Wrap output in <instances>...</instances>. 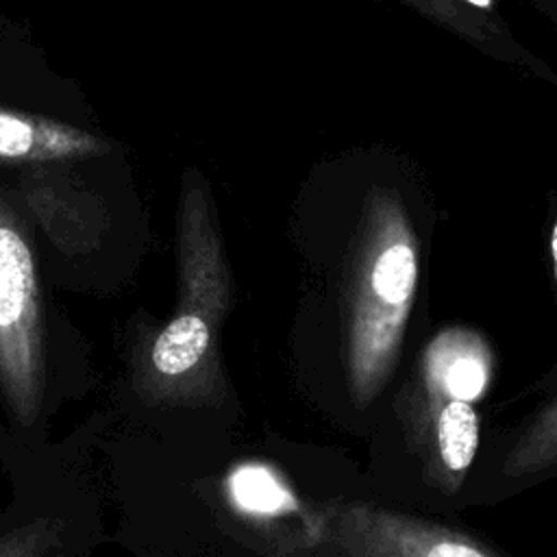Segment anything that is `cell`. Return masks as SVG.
Segmentation results:
<instances>
[{"instance_id": "cell-1", "label": "cell", "mask_w": 557, "mask_h": 557, "mask_svg": "<svg viewBox=\"0 0 557 557\" xmlns=\"http://www.w3.org/2000/svg\"><path fill=\"white\" fill-rule=\"evenodd\" d=\"M233 294L211 189L189 168L181 181L176 213V305L133 357V389L144 405L218 407L228 398L220 331Z\"/></svg>"}, {"instance_id": "cell-2", "label": "cell", "mask_w": 557, "mask_h": 557, "mask_svg": "<svg viewBox=\"0 0 557 557\" xmlns=\"http://www.w3.org/2000/svg\"><path fill=\"white\" fill-rule=\"evenodd\" d=\"M420 244L394 187L363 196L344 281V363L350 400L363 409L392 376L411 315Z\"/></svg>"}, {"instance_id": "cell-3", "label": "cell", "mask_w": 557, "mask_h": 557, "mask_svg": "<svg viewBox=\"0 0 557 557\" xmlns=\"http://www.w3.org/2000/svg\"><path fill=\"white\" fill-rule=\"evenodd\" d=\"M494 374L490 342L470 326L437 331L418 357L398 405L424 476L437 490L457 492L479 450L483 398Z\"/></svg>"}, {"instance_id": "cell-4", "label": "cell", "mask_w": 557, "mask_h": 557, "mask_svg": "<svg viewBox=\"0 0 557 557\" xmlns=\"http://www.w3.org/2000/svg\"><path fill=\"white\" fill-rule=\"evenodd\" d=\"M0 394L15 422H37L44 403V324L30 242L0 194Z\"/></svg>"}, {"instance_id": "cell-5", "label": "cell", "mask_w": 557, "mask_h": 557, "mask_svg": "<svg viewBox=\"0 0 557 557\" xmlns=\"http://www.w3.org/2000/svg\"><path fill=\"white\" fill-rule=\"evenodd\" d=\"M305 529L320 557H505L455 527L366 500L313 509Z\"/></svg>"}, {"instance_id": "cell-6", "label": "cell", "mask_w": 557, "mask_h": 557, "mask_svg": "<svg viewBox=\"0 0 557 557\" xmlns=\"http://www.w3.org/2000/svg\"><path fill=\"white\" fill-rule=\"evenodd\" d=\"M109 152L98 135L26 111L0 107V163H54Z\"/></svg>"}, {"instance_id": "cell-7", "label": "cell", "mask_w": 557, "mask_h": 557, "mask_svg": "<svg viewBox=\"0 0 557 557\" xmlns=\"http://www.w3.org/2000/svg\"><path fill=\"white\" fill-rule=\"evenodd\" d=\"M411 9H416L426 20L437 26L455 33L457 37L468 39L476 48L485 50L492 57H500L509 63H522L542 76H550L537 59H533L522 46L516 44L507 24L498 17V13L483 11L466 0H403Z\"/></svg>"}, {"instance_id": "cell-8", "label": "cell", "mask_w": 557, "mask_h": 557, "mask_svg": "<svg viewBox=\"0 0 557 557\" xmlns=\"http://www.w3.org/2000/svg\"><path fill=\"white\" fill-rule=\"evenodd\" d=\"M500 470L507 479H533L557 470V392L518 429Z\"/></svg>"}, {"instance_id": "cell-9", "label": "cell", "mask_w": 557, "mask_h": 557, "mask_svg": "<svg viewBox=\"0 0 557 557\" xmlns=\"http://www.w3.org/2000/svg\"><path fill=\"white\" fill-rule=\"evenodd\" d=\"M226 492L233 507L252 518H272L294 509V498L263 466H242L231 472Z\"/></svg>"}, {"instance_id": "cell-10", "label": "cell", "mask_w": 557, "mask_h": 557, "mask_svg": "<svg viewBox=\"0 0 557 557\" xmlns=\"http://www.w3.org/2000/svg\"><path fill=\"white\" fill-rule=\"evenodd\" d=\"M59 518H35L0 535V557H48L61 544Z\"/></svg>"}, {"instance_id": "cell-11", "label": "cell", "mask_w": 557, "mask_h": 557, "mask_svg": "<svg viewBox=\"0 0 557 557\" xmlns=\"http://www.w3.org/2000/svg\"><path fill=\"white\" fill-rule=\"evenodd\" d=\"M548 250H550V263H553V283L557 289V213L550 222V235H548Z\"/></svg>"}, {"instance_id": "cell-12", "label": "cell", "mask_w": 557, "mask_h": 557, "mask_svg": "<svg viewBox=\"0 0 557 557\" xmlns=\"http://www.w3.org/2000/svg\"><path fill=\"white\" fill-rule=\"evenodd\" d=\"M48 557H63V555H61V553H57V550H54V553H50V555H48Z\"/></svg>"}]
</instances>
